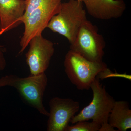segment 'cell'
<instances>
[{"label":"cell","mask_w":131,"mask_h":131,"mask_svg":"<svg viewBox=\"0 0 131 131\" xmlns=\"http://www.w3.org/2000/svg\"><path fill=\"white\" fill-rule=\"evenodd\" d=\"M26 0H0V36L22 24Z\"/></svg>","instance_id":"obj_10"},{"label":"cell","mask_w":131,"mask_h":131,"mask_svg":"<svg viewBox=\"0 0 131 131\" xmlns=\"http://www.w3.org/2000/svg\"><path fill=\"white\" fill-rule=\"evenodd\" d=\"M78 1H82V0H78Z\"/></svg>","instance_id":"obj_16"},{"label":"cell","mask_w":131,"mask_h":131,"mask_svg":"<svg viewBox=\"0 0 131 131\" xmlns=\"http://www.w3.org/2000/svg\"><path fill=\"white\" fill-rule=\"evenodd\" d=\"M48 131H64L71 120L80 110L78 102L70 98L54 97L49 103Z\"/></svg>","instance_id":"obj_8"},{"label":"cell","mask_w":131,"mask_h":131,"mask_svg":"<svg viewBox=\"0 0 131 131\" xmlns=\"http://www.w3.org/2000/svg\"><path fill=\"white\" fill-rule=\"evenodd\" d=\"M62 1L49 0L34 9L23 20L25 30L20 39L21 49L18 54L24 51L33 37L42 34L52 18L59 12Z\"/></svg>","instance_id":"obj_6"},{"label":"cell","mask_w":131,"mask_h":131,"mask_svg":"<svg viewBox=\"0 0 131 131\" xmlns=\"http://www.w3.org/2000/svg\"><path fill=\"white\" fill-rule=\"evenodd\" d=\"M106 43L98 27L89 20L81 26L70 50L92 62H103Z\"/></svg>","instance_id":"obj_5"},{"label":"cell","mask_w":131,"mask_h":131,"mask_svg":"<svg viewBox=\"0 0 131 131\" xmlns=\"http://www.w3.org/2000/svg\"><path fill=\"white\" fill-rule=\"evenodd\" d=\"M6 51L0 50V70L5 69L6 66V62L5 59L4 53Z\"/></svg>","instance_id":"obj_15"},{"label":"cell","mask_w":131,"mask_h":131,"mask_svg":"<svg viewBox=\"0 0 131 131\" xmlns=\"http://www.w3.org/2000/svg\"><path fill=\"white\" fill-rule=\"evenodd\" d=\"M93 98L88 105L71 120L72 124L81 121L92 120L101 126L100 131H115L108 122V117L112 109L115 100L107 92L105 86L97 77L90 85Z\"/></svg>","instance_id":"obj_1"},{"label":"cell","mask_w":131,"mask_h":131,"mask_svg":"<svg viewBox=\"0 0 131 131\" xmlns=\"http://www.w3.org/2000/svg\"><path fill=\"white\" fill-rule=\"evenodd\" d=\"M49 0H26V8L22 22L33 11Z\"/></svg>","instance_id":"obj_13"},{"label":"cell","mask_w":131,"mask_h":131,"mask_svg":"<svg viewBox=\"0 0 131 131\" xmlns=\"http://www.w3.org/2000/svg\"><path fill=\"white\" fill-rule=\"evenodd\" d=\"M83 3L78 0L62 3L59 12L53 16L47 28L65 37L72 43L83 23L87 20Z\"/></svg>","instance_id":"obj_3"},{"label":"cell","mask_w":131,"mask_h":131,"mask_svg":"<svg viewBox=\"0 0 131 131\" xmlns=\"http://www.w3.org/2000/svg\"><path fill=\"white\" fill-rule=\"evenodd\" d=\"M121 77L126 78L127 79L131 80V76L124 74H118V73H114L112 72L108 68H107L105 70L101 72L98 75L97 78L98 79H101L103 80L107 78L112 77Z\"/></svg>","instance_id":"obj_14"},{"label":"cell","mask_w":131,"mask_h":131,"mask_svg":"<svg viewBox=\"0 0 131 131\" xmlns=\"http://www.w3.org/2000/svg\"><path fill=\"white\" fill-rule=\"evenodd\" d=\"M66 74L72 84L79 90H88L102 71L107 68L104 62H96L88 60L70 50L64 62Z\"/></svg>","instance_id":"obj_4"},{"label":"cell","mask_w":131,"mask_h":131,"mask_svg":"<svg viewBox=\"0 0 131 131\" xmlns=\"http://www.w3.org/2000/svg\"><path fill=\"white\" fill-rule=\"evenodd\" d=\"M82 2L90 16L101 20L119 18L126 9L124 0H82Z\"/></svg>","instance_id":"obj_9"},{"label":"cell","mask_w":131,"mask_h":131,"mask_svg":"<svg viewBox=\"0 0 131 131\" xmlns=\"http://www.w3.org/2000/svg\"><path fill=\"white\" fill-rule=\"evenodd\" d=\"M108 124L119 131H126L131 128V110L129 103L125 101H115L109 114Z\"/></svg>","instance_id":"obj_11"},{"label":"cell","mask_w":131,"mask_h":131,"mask_svg":"<svg viewBox=\"0 0 131 131\" xmlns=\"http://www.w3.org/2000/svg\"><path fill=\"white\" fill-rule=\"evenodd\" d=\"M48 83L45 73L30 75L25 77L7 75L0 78V88L13 87L25 100L41 114L48 117L49 113L45 108L43 99Z\"/></svg>","instance_id":"obj_2"},{"label":"cell","mask_w":131,"mask_h":131,"mask_svg":"<svg viewBox=\"0 0 131 131\" xmlns=\"http://www.w3.org/2000/svg\"><path fill=\"white\" fill-rule=\"evenodd\" d=\"M88 121H81L72 125H68L64 131H98L101 126L96 122Z\"/></svg>","instance_id":"obj_12"},{"label":"cell","mask_w":131,"mask_h":131,"mask_svg":"<svg viewBox=\"0 0 131 131\" xmlns=\"http://www.w3.org/2000/svg\"><path fill=\"white\" fill-rule=\"evenodd\" d=\"M28 45L30 47L26 54V62L30 75L45 73L55 52L54 44L42 34L33 37Z\"/></svg>","instance_id":"obj_7"}]
</instances>
